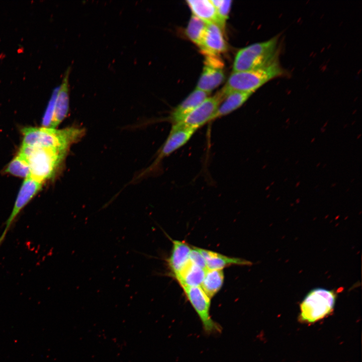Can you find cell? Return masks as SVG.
I'll return each instance as SVG.
<instances>
[{"label":"cell","instance_id":"1","mask_svg":"<svg viewBox=\"0 0 362 362\" xmlns=\"http://www.w3.org/2000/svg\"><path fill=\"white\" fill-rule=\"evenodd\" d=\"M22 133V145L50 148L67 152L72 144L84 135V129L74 127L60 130L29 127L23 128Z\"/></svg>","mask_w":362,"mask_h":362},{"label":"cell","instance_id":"2","mask_svg":"<svg viewBox=\"0 0 362 362\" xmlns=\"http://www.w3.org/2000/svg\"><path fill=\"white\" fill-rule=\"evenodd\" d=\"M67 152L22 145L18 153L27 162L31 177L43 183L54 175Z\"/></svg>","mask_w":362,"mask_h":362},{"label":"cell","instance_id":"3","mask_svg":"<svg viewBox=\"0 0 362 362\" xmlns=\"http://www.w3.org/2000/svg\"><path fill=\"white\" fill-rule=\"evenodd\" d=\"M283 72L277 60L261 68L233 72L219 92L223 99L234 92L253 93L269 80L281 75Z\"/></svg>","mask_w":362,"mask_h":362},{"label":"cell","instance_id":"4","mask_svg":"<svg viewBox=\"0 0 362 362\" xmlns=\"http://www.w3.org/2000/svg\"><path fill=\"white\" fill-rule=\"evenodd\" d=\"M278 36L240 49L233 64V72L261 68L277 60Z\"/></svg>","mask_w":362,"mask_h":362},{"label":"cell","instance_id":"5","mask_svg":"<svg viewBox=\"0 0 362 362\" xmlns=\"http://www.w3.org/2000/svg\"><path fill=\"white\" fill-rule=\"evenodd\" d=\"M336 294L333 290L316 288L310 291L300 305L299 319L305 323H314L332 312Z\"/></svg>","mask_w":362,"mask_h":362},{"label":"cell","instance_id":"6","mask_svg":"<svg viewBox=\"0 0 362 362\" xmlns=\"http://www.w3.org/2000/svg\"><path fill=\"white\" fill-rule=\"evenodd\" d=\"M185 294L200 318L205 330L213 332L219 330L210 314V298L201 287H183Z\"/></svg>","mask_w":362,"mask_h":362},{"label":"cell","instance_id":"7","mask_svg":"<svg viewBox=\"0 0 362 362\" xmlns=\"http://www.w3.org/2000/svg\"><path fill=\"white\" fill-rule=\"evenodd\" d=\"M223 100L220 92L213 97H208L179 123L197 130L215 119L216 112Z\"/></svg>","mask_w":362,"mask_h":362},{"label":"cell","instance_id":"8","mask_svg":"<svg viewBox=\"0 0 362 362\" xmlns=\"http://www.w3.org/2000/svg\"><path fill=\"white\" fill-rule=\"evenodd\" d=\"M205 56L204 66L196 88L209 94L224 81V64L219 56Z\"/></svg>","mask_w":362,"mask_h":362},{"label":"cell","instance_id":"9","mask_svg":"<svg viewBox=\"0 0 362 362\" xmlns=\"http://www.w3.org/2000/svg\"><path fill=\"white\" fill-rule=\"evenodd\" d=\"M197 130L182 123L172 124L168 137L161 147L153 166L185 145Z\"/></svg>","mask_w":362,"mask_h":362},{"label":"cell","instance_id":"10","mask_svg":"<svg viewBox=\"0 0 362 362\" xmlns=\"http://www.w3.org/2000/svg\"><path fill=\"white\" fill-rule=\"evenodd\" d=\"M42 184L31 176L25 178L17 195L12 212L6 222L4 230L8 232L21 210L41 190Z\"/></svg>","mask_w":362,"mask_h":362},{"label":"cell","instance_id":"11","mask_svg":"<svg viewBox=\"0 0 362 362\" xmlns=\"http://www.w3.org/2000/svg\"><path fill=\"white\" fill-rule=\"evenodd\" d=\"M70 70V67L67 68L65 72L61 83L58 86L50 128H55L63 121L68 113L69 108V77Z\"/></svg>","mask_w":362,"mask_h":362},{"label":"cell","instance_id":"12","mask_svg":"<svg viewBox=\"0 0 362 362\" xmlns=\"http://www.w3.org/2000/svg\"><path fill=\"white\" fill-rule=\"evenodd\" d=\"M200 49L205 56H219L227 50L223 31L217 25L207 23L205 37Z\"/></svg>","mask_w":362,"mask_h":362},{"label":"cell","instance_id":"13","mask_svg":"<svg viewBox=\"0 0 362 362\" xmlns=\"http://www.w3.org/2000/svg\"><path fill=\"white\" fill-rule=\"evenodd\" d=\"M209 94L196 88L171 112L169 119L172 124L182 122L188 114L208 97Z\"/></svg>","mask_w":362,"mask_h":362},{"label":"cell","instance_id":"14","mask_svg":"<svg viewBox=\"0 0 362 362\" xmlns=\"http://www.w3.org/2000/svg\"><path fill=\"white\" fill-rule=\"evenodd\" d=\"M172 242V250L166 262L175 278L189 262L192 248L184 241L173 240Z\"/></svg>","mask_w":362,"mask_h":362},{"label":"cell","instance_id":"15","mask_svg":"<svg viewBox=\"0 0 362 362\" xmlns=\"http://www.w3.org/2000/svg\"><path fill=\"white\" fill-rule=\"evenodd\" d=\"M204 257L207 269L222 270L231 265H250L251 262L247 260L225 256L220 253L201 248H198Z\"/></svg>","mask_w":362,"mask_h":362},{"label":"cell","instance_id":"16","mask_svg":"<svg viewBox=\"0 0 362 362\" xmlns=\"http://www.w3.org/2000/svg\"><path fill=\"white\" fill-rule=\"evenodd\" d=\"M186 2L193 15L207 23H215L219 26L216 10L211 0H188Z\"/></svg>","mask_w":362,"mask_h":362},{"label":"cell","instance_id":"17","mask_svg":"<svg viewBox=\"0 0 362 362\" xmlns=\"http://www.w3.org/2000/svg\"><path fill=\"white\" fill-rule=\"evenodd\" d=\"M206 269L194 264L190 260L175 278L181 287H201Z\"/></svg>","mask_w":362,"mask_h":362},{"label":"cell","instance_id":"18","mask_svg":"<svg viewBox=\"0 0 362 362\" xmlns=\"http://www.w3.org/2000/svg\"><path fill=\"white\" fill-rule=\"evenodd\" d=\"M252 94L242 92H234L229 94L220 104L215 119L227 115L240 108Z\"/></svg>","mask_w":362,"mask_h":362},{"label":"cell","instance_id":"19","mask_svg":"<svg viewBox=\"0 0 362 362\" xmlns=\"http://www.w3.org/2000/svg\"><path fill=\"white\" fill-rule=\"evenodd\" d=\"M222 270L207 269L201 288L211 299L221 289L224 282Z\"/></svg>","mask_w":362,"mask_h":362},{"label":"cell","instance_id":"20","mask_svg":"<svg viewBox=\"0 0 362 362\" xmlns=\"http://www.w3.org/2000/svg\"><path fill=\"white\" fill-rule=\"evenodd\" d=\"M207 23L192 15L186 29L189 39L200 48L205 37Z\"/></svg>","mask_w":362,"mask_h":362},{"label":"cell","instance_id":"21","mask_svg":"<svg viewBox=\"0 0 362 362\" xmlns=\"http://www.w3.org/2000/svg\"><path fill=\"white\" fill-rule=\"evenodd\" d=\"M5 171L20 177L27 178L31 176L30 170L27 162L19 154L8 164Z\"/></svg>","mask_w":362,"mask_h":362},{"label":"cell","instance_id":"22","mask_svg":"<svg viewBox=\"0 0 362 362\" xmlns=\"http://www.w3.org/2000/svg\"><path fill=\"white\" fill-rule=\"evenodd\" d=\"M211 1L216 10L219 27L224 32L226 21L228 19L232 2L230 0H211Z\"/></svg>","mask_w":362,"mask_h":362},{"label":"cell","instance_id":"23","mask_svg":"<svg viewBox=\"0 0 362 362\" xmlns=\"http://www.w3.org/2000/svg\"><path fill=\"white\" fill-rule=\"evenodd\" d=\"M58 90V86L55 88L52 94L51 98L48 103V106L45 112L44 116L42 121V125L43 127H51L53 112L55 102Z\"/></svg>","mask_w":362,"mask_h":362},{"label":"cell","instance_id":"24","mask_svg":"<svg viewBox=\"0 0 362 362\" xmlns=\"http://www.w3.org/2000/svg\"><path fill=\"white\" fill-rule=\"evenodd\" d=\"M189 259L194 264L204 269H207L206 260L199 251L198 247L192 248Z\"/></svg>","mask_w":362,"mask_h":362},{"label":"cell","instance_id":"25","mask_svg":"<svg viewBox=\"0 0 362 362\" xmlns=\"http://www.w3.org/2000/svg\"><path fill=\"white\" fill-rule=\"evenodd\" d=\"M7 232L4 231L3 233H2V235L0 236V245L2 243L3 241H4L6 235L7 234Z\"/></svg>","mask_w":362,"mask_h":362}]
</instances>
